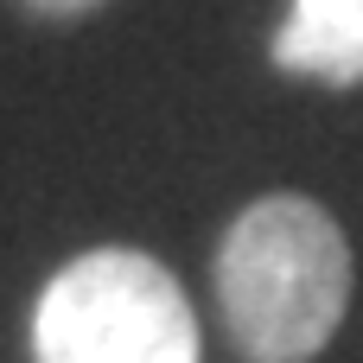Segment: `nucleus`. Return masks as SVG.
<instances>
[{"label":"nucleus","mask_w":363,"mask_h":363,"mask_svg":"<svg viewBox=\"0 0 363 363\" xmlns=\"http://www.w3.org/2000/svg\"><path fill=\"white\" fill-rule=\"evenodd\" d=\"M268 57L287 77H319L332 89L363 83V0H294Z\"/></svg>","instance_id":"3"},{"label":"nucleus","mask_w":363,"mask_h":363,"mask_svg":"<svg viewBox=\"0 0 363 363\" xmlns=\"http://www.w3.org/2000/svg\"><path fill=\"white\" fill-rule=\"evenodd\" d=\"M351 242L306 191H268L217 242L223 332L249 363H313L351 313Z\"/></svg>","instance_id":"1"},{"label":"nucleus","mask_w":363,"mask_h":363,"mask_svg":"<svg viewBox=\"0 0 363 363\" xmlns=\"http://www.w3.org/2000/svg\"><path fill=\"white\" fill-rule=\"evenodd\" d=\"M198 351L179 274L128 242L83 249L32 306V363H198Z\"/></svg>","instance_id":"2"},{"label":"nucleus","mask_w":363,"mask_h":363,"mask_svg":"<svg viewBox=\"0 0 363 363\" xmlns=\"http://www.w3.org/2000/svg\"><path fill=\"white\" fill-rule=\"evenodd\" d=\"M26 13H38V19H83V13H96V6H108V0H19Z\"/></svg>","instance_id":"4"}]
</instances>
